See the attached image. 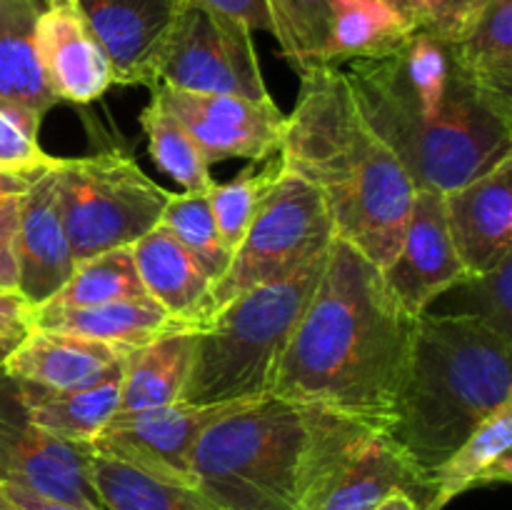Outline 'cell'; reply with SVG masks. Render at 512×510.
I'll use <instances>...</instances> for the list:
<instances>
[{
  "label": "cell",
  "instance_id": "23",
  "mask_svg": "<svg viewBox=\"0 0 512 510\" xmlns=\"http://www.w3.org/2000/svg\"><path fill=\"white\" fill-rule=\"evenodd\" d=\"M50 0H0V105L43 118L58 100L45 83L38 23Z\"/></svg>",
  "mask_w": 512,
  "mask_h": 510
},
{
  "label": "cell",
  "instance_id": "28",
  "mask_svg": "<svg viewBox=\"0 0 512 510\" xmlns=\"http://www.w3.org/2000/svg\"><path fill=\"white\" fill-rule=\"evenodd\" d=\"M450 55L475 85L512 98V0H490Z\"/></svg>",
  "mask_w": 512,
  "mask_h": 510
},
{
  "label": "cell",
  "instance_id": "3",
  "mask_svg": "<svg viewBox=\"0 0 512 510\" xmlns=\"http://www.w3.org/2000/svg\"><path fill=\"white\" fill-rule=\"evenodd\" d=\"M300 75L298 103L285 115L280 160L320 190L335 238L383 270L398 253L418 190L365 123L343 68L313 65Z\"/></svg>",
  "mask_w": 512,
  "mask_h": 510
},
{
  "label": "cell",
  "instance_id": "4",
  "mask_svg": "<svg viewBox=\"0 0 512 510\" xmlns=\"http://www.w3.org/2000/svg\"><path fill=\"white\" fill-rule=\"evenodd\" d=\"M373 430L325 405L265 395L203 430L195 488L220 510H308Z\"/></svg>",
  "mask_w": 512,
  "mask_h": 510
},
{
  "label": "cell",
  "instance_id": "18",
  "mask_svg": "<svg viewBox=\"0 0 512 510\" xmlns=\"http://www.w3.org/2000/svg\"><path fill=\"white\" fill-rule=\"evenodd\" d=\"M393 490H408L425 508L428 488L420 470L388 430L375 428L315 495L308 510H373Z\"/></svg>",
  "mask_w": 512,
  "mask_h": 510
},
{
  "label": "cell",
  "instance_id": "12",
  "mask_svg": "<svg viewBox=\"0 0 512 510\" xmlns=\"http://www.w3.org/2000/svg\"><path fill=\"white\" fill-rule=\"evenodd\" d=\"M153 98L188 128L208 163L230 158L263 163L278 155L285 115L275 100L258 103L240 95L185 93L170 88H153Z\"/></svg>",
  "mask_w": 512,
  "mask_h": 510
},
{
  "label": "cell",
  "instance_id": "20",
  "mask_svg": "<svg viewBox=\"0 0 512 510\" xmlns=\"http://www.w3.org/2000/svg\"><path fill=\"white\" fill-rule=\"evenodd\" d=\"M143 288L160 308L190 328H205L213 318V280L198 260L163 225L130 245Z\"/></svg>",
  "mask_w": 512,
  "mask_h": 510
},
{
  "label": "cell",
  "instance_id": "19",
  "mask_svg": "<svg viewBox=\"0 0 512 510\" xmlns=\"http://www.w3.org/2000/svg\"><path fill=\"white\" fill-rule=\"evenodd\" d=\"M128 350L78 335L30 328L3 363V373L45 388H85L108 378L123 365Z\"/></svg>",
  "mask_w": 512,
  "mask_h": 510
},
{
  "label": "cell",
  "instance_id": "17",
  "mask_svg": "<svg viewBox=\"0 0 512 510\" xmlns=\"http://www.w3.org/2000/svg\"><path fill=\"white\" fill-rule=\"evenodd\" d=\"M38 55L58 103L88 105L113 85L108 60L73 0H50L40 15Z\"/></svg>",
  "mask_w": 512,
  "mask_h": 510
},
{
  "label": "cell",
  "instance_id": "5",
  "mask_svg": "<svg viewBox=\"0 0 512 510\" xmlns=\"http://www.w3.org/2000/svg\"><path fill=\"white\" fill-rule=\"evenodd\" d=\"M508 403L512 340L473 315H420L398 410L388 428L420 475L428 478Z\"/></svg>",
  "mask_w": 512,
  "mask_h": 510
},
{
  "label": "cell",
  "instance_id": "25",
  "mask_svg": "<svg viewBox=\"0 0 512 510\" xmlns=\"http://www.w3.org/2000/svg\"><path fill=\"white\" fill-rule=\"evenodd\" d=\"M195 338L198 330H180L128 350L120 378L118 413H140L178 403L193 368Z\"/></svg>",
  "mask_w": 512,
  "mask_h": 510
},
{
  "label": "cell",
  "instance_id": "38",
  "mask_svg": "<svg viewBox=\"0 0 512 510\" xmlns=\"http://www.w3.org/2000/svg\"><path fill=\"white\" fill-rule=\"evenodd\" d=\"M198 3L220 10V13L230 15V18L240 20L250 33H255V30L273 33V25H270V15H268V8H265V0H198Z\"/></svg>",
  "mask_w": 512,
  "mask_h": 510
},
{
  "label": "cell",
  "instance_id": "9",
  "mask_svg": "<svg viewBox=\"0 0 512 510\" xmlns=\"http://www.w3.org/2000/svg\"><path fill=\"white\" fill-rule=\"evenodd\" d=\"M155 88L273 100L260 73L253 33L198 0H183L158 63Z\"/></svg>",
  "mask_w": 512,
  "mask_h": 510
},
{
  "label": "cell",
  "instance_id": "41",
  "mask_svg": "<svg viewBox=\"0 0 512 510\" xmlns=\"http://www.w3.org/2000/svg\"><path fill=\"white\" fill-rule=\"evenodd\" d=\"M3 488L5 493L10 495V500L18 505V510H80V508H73V505L58 503V500L40 498V495L28 493V490L13 488V485H3Z\"/></svg>",
  "mask_w": 512,
  "mask_h": 510
},
{
  "label": "cell",
  "instance_id": "45",
  "mask_svg": "<svg viewBox=\"0 0 512 510\" xmlns=\"http://www.w3.org/2000/svg\"><path fill=\"white\" fill-rule=\"evenodd\" d=\"M0 510H18V505H15L13 500H10V495L5 493L3 485H0Z\"/></svg>",
  "mask_w": 512,
  "mask_h": 510
},
{
  "label": "cell",
  "instance_id": "36",
  "mask_svg": "<svg viewBox=\"0 0 512 510\" xmlns=\"http://www.w3.org/2000/svg\"><path fill=\"white\" fill-rule=\"evenodd\" d=\"M418 28L438 35L445 43L463 38L490 0H413Z\"/></svg>",
  "mask_w": 512,
  "mask_h": 510
},
{
  "label": "cell",
  "instance_id": "32",
  "mask_svg": "<svg viewBox=\"0 0 512 510\" xmlns=\"http://www.w3.org/2000/svg\"><path fill=\"white\" fill-rule=\"evenodd\" d=\"M263 163L265 165L260 170L248 165L238 178H233L230 183H213L208 190V200L210 208H213L215 223H218L220 238L230 250H235V245L243 240L245 230L250 228L253 218L263 208L270 190L275 188V183H278L285 170L280 155L263 160Z\"/></svg>",
  "mask_w": 512,
  "mask_h": 510
},
{
  "label": "cell",
  "instance_id": "1",
  "mask_svg": "<svg viewBox=\"0 0 512 510\" xmlns=\"http://www.w3.org/2000/svg\"><path fill=\"white\" fill-rule=\"evenodd\" d=\"M420 315L400 305L383 270L333 238L328 263L275 370L273 393L388 430Z\"/></svg>",
  "mask_w": 512,
  "mask_h": 510
},
{
  "label": "cell",
  "instance_id": "2",
  "mask_svg": "<svg viewBox=\"0 0 512 510\" xmlns=\"http://www.w3.org/2000/svg\"><path fill=\"white\" fill-rule=\"evenodd\" d=\"M343 70L365 123L415 190L445 195L512 155V98L465 78L438 35L415 28L388 58Z\"/></svg>",
  "mask_w": 512,
  "mask_h": 510
},
{
  "label": "cell",
  "instance_id": "14",
  "mask_svg": "<svg viewBox=\"0 0 512 510\" xmlns=\"http://www.w3.org/2000/svg\"><path fill=\"white\" fill-rule=\"evenodd\" d=\"M108 60L113 85L155 88L183 0H73Z\"/></svg>",
  "mask_w": 512,
  "mask_h": 510
},
{
  "label": "cell",
  "instance_id": "39",
  "mask_svg": "<svg viewBox=\"0 0 512 510\" xmlns=\"http://www.w3.org/2000/svg\"><path fill=\"white\" fill-rule=\"evenodd\" d=\"M33 328V308L18 293H0V338H23Z\"/></svg>",
  "mask_w": 512,
  "mask_h": 510
},
{
  "label": "cell",
  "instance_id": "44",
  "mask_svg": "<svg viewBox=\"0 0 512 510\" xmlns=\"http://www.w3.org/2000/svg\"><path fill=\"white\" fill-rule=\"evenodd\" d=\"M15 343H18V338H0V368H3L5 358L10 355V350L15 348Z\"/></svg>",
  "mask_w": 512,
  "mask_h": 510
},
{
  "label": "cell",
  "instance_id": "29",
  "mask_svg": "<svg viewBox=\"0 0 512 510\" xmlns=\"http://www.w3.org/2000/svg\"><path fill=\"white\" fill-rule=\"evenodd\" d=\"M150 298L143 288L133 250L115 248L75 263L73 275L63 288L40 308H88V305L113 303V300Z\"/></svg>",
  "mask_w": 512,
  "mask_h": 510
},
{
  "label": "cell",
  "instance_id": "46",
  "mask_svg": "<svg viewBox=\"0 0 512 510\" xmlns=\"http://www.w3.org/2000/svg\"><path fill=\"white\" fill-rule=\"evenodd\" d=\"M0 293H5V290H0Z\"/></svg>",
  "mask_w": 512,
  "mask_h": 510
},
{
  "label": "cell",
  "instance_id": "40",
  "mask_svg": "<svg viewBox=\"0 0 512 510\" xmlns=\"http://www.w3.org/2000/svg\"><path fill=\"white\" fill-rule=\"evenodd\" d=\"M50 168H0V198H13V195H23L40 175Z\"/></svg>",
  "mask_w": 512,
  "mask_h": 510
},
{
  "label": "cell",
  "instance_id": "22",
  "mask_svg": "<svg viewBox=\"0 0 512 510\" xmlns=\"http://www.w3.org/2000/svg\"><path fill=\"white\" fill-rule=\"evenodd\" d=\"M512 480V403L495 410L473 435L463 440L425 478L428 500L423 510H443L450 500L483 485Z\"/></svg>",
  "mask_w": 512,
  "mask_h": 510
},
{
  "label": "cell",
  "instance_id": "31",
  "mask_svg": "<svg viewBox=\"0 0 512 510\" xmlns=\"http://www.w3.org/2000/svg\"><path fill=\"white\" fill-rule=\"evenodd\" d=\"M275 40L285 58L305 73L325 65L335 20V0H265Z\"/></svg>",
  "mask_w": 512,
  "mask_h": 510
},
{
  "label": "cell",
  "instance_id": "16",
  "mask_svg": "<svg viewBox=\"0 0 512 510\" xmlns=\"http://www.w3.org/2000/svg\"><path fill=\"white\" fill-rule=\"evenodd\" d=\"M15 265H18L15 293L30 308L48 303L73 275L75 260L60 220L58 193H55V165L20 195Z\"/></svg>",
  "mask_w": 512,
  "mask_h": 510
},
{
  "label": "cell",
  "instance_id": "34",
  "mask_svg": "<svg viewBox=\"0 0 512 510\" xmlns=\"http://www.w3.org/2000/svg\"><path fill=\"white\" fill-rule=\"evenodd\" d=\"M458 288L463 290L460 315H473L490 330L512 340V253L495 268L470 275Z\"/></svg>",
  "mask_w": 512,
  "mask_h": 510
},
{
  "label": "cell",
  "instance_id": "37",
  "mask_svg": "<svg viewBox=\"0 0 512 510\" xmlns=\"http://www.w3.org/2000/svg\"><path fill=\"white\" fill-rule=\"evenodd\" d=\"M20 195L0 198V290L15 293L18 265H15V233H18Z\"/></svg>",
  "mask_w": 512,
  "mask_h": 510
},
{
  "label": "cell",
  "instance_id": "7",
  "mask_svg": "<svg viewBox=\"0 0 512 510\" xmlns=\"http://www.w3.org/2000/svg\"><path fill=\"white\" fill-rule=\"evenodd\" d=\"M55 193L75 263L130 248L160 223L173 195L118 150L58 158Z\"/></svg>",
  "mask_w": 512,
  "mask_h": 510
},
{
  "label": "cell",
  "instance_id": "11",
  "mask_svg": "<svg viewBox=\"0 0 512 510\" xmlns=\"http://www.w3.org/2000/svg\"><path fill=\"white\" fill-rule=\"evenodd\" d=\"M250 400L233 403H170L140 413H115L90 440L95 453L135 465L173 483L195 485L193 448L203 430L230 410Z\"/></svg>",
  "mask_w": 512,
  "mask_h": 510
},
{
  "label": "cell",
  "instance_id": "26",
  "mask_svg": "<svg viewBox=\"0 0 512 510\" xmlns=\"http://www.w3.org/2000/svg\"><path fill=\"white\" fill-rule=\"evenodd\" d=\"M88 478L103 510H220L195 485L158 478L95 450Z\"/></svg>",
  "mask_w": 512,
  "mask_h": 510
},
{
  "label": "cell",
  "instance_id": "21",
  "mask_svg": "<svg viewBox=\"0 0 512 510\" xmlns=\"http://www.w3.org/2000/svg\"><path fill=\"white\" fill-rule=\"evenodd\" d=\"M33 328L78 335L123 350L140 348L180 330H198L165 313L153 298L113 300L88 308H33Z\"/></svg>",
  "mask_w": 512,
  "mask_h": 510
},
{
  "label": "cell",
  "instance_id": "35",
  "mask_svg": "<svg viewBox=\"0 0 512 510\" xmlns=\"http://www.w3.org/2000/svg\"><path fill=\"white\" fill-rule=\"evenodd\" d=\"M38 115L15 105H0V168H53V155L38 143Z\"/></svg>",
  "mask_w": 512,
  "mask_h": 510
},
{
  "label": "cell",
  "instance_id": "13",
  "mask_svg": "<svg viewBox=\"0 0 512 510\" xmlns=\"http://www.w3.org/2000/svg\"><path fill=\"white\" fill-rule=\"evenodd\" d=\"M383 278L410 315L428 313L440 295L470 278L450 238L443 195L433 190L415 193L403 240L383 268Z\"/></svg>",
  "mask_w": 512,
  "mask_h": 510
},
{
  "label": "cell",
  "instance_id": "27",
  "mask_svg": "<svg viewBox=\"0 0 512 510\" xmlns=\"http://www.w3.org/2000/svg\"><path fill=\"white\" fill-rule=\"evenodd\" d=\"M418 25L385 0H335L325 65L380 60L393 55Z\"/></svg>",
  "mask_w": 512,
  "mask_h": 510
},
{
  "label": "cell",
  "instance_id": "30",
  "mask_svg": "<svg viewBox=\"0 0 512 510\" xmlns=\"http://www.w3.org/2000/svg\"><path fill=\"white\" fill-rule=\"evenodd\" d=\"M140 125L148 138V153L158 170L173 178L185 193H208L210 185L215 183L210 178V163L188 128L155 98H150L148 108L140 113Z\"/></svg>",
  "mask_w": 512,
  "mask_h": 510
},
{
  "label": "cell",
  "instance_id": "43",
  "mask_svg": "<svg viewBox=\"0 0 512 510\" xmlns=\"http://www.w3.org/2000/svg\"><path fill=\"white\" fill-rule=\"evenodd\" d=\"M385 3H388L390 8H395V10H398V13H403L405 18H410L415 25H418V18H415V3H413V0H385Z\"/></svg>",
  "mask_w": 512,
  "mask_h": 510
},
{
  "label": "cell",
  "instance_id": "8",
  "mask_svg": "<svg viewBox=\"0 0 512 510\" xmlns=\"http://www.w3.org/2000/svg\"><path fill=\"white\" fill-rule=\"evenodd\" d=\"M335 238L325 200L313 183L283 170L225 273L213 283V315L245 290L260 288L323 255Z\"/></svg>",
  "mask_w": 512,
  "mask_h": 510
},
{
  "label": "cell",
  "instance_id": "24",
  "mask_svg": "<svg viewBox=\"0 0 512 510\" xmlns=\"http://www.w3.org/2000/svg\"><path fill=\"white\" fill-rule=\"evenodd\" d=\"M120 378L123 365L105 380L85 388H45V385L15 380L18 395L23 400L28 418L50 435L73 443H90L120 405Z\"/></svg>",
  "mask_w": 512,
  "mask_h": 510
},
{
  "label": "cell",
  "instance_id": "10",
  "mask_svg": "<svg viewBox=\"0 0 512 510\" xmlns=\"http://www.w3.org/2000/svg\"><path fill=\"white\" fill-rule=\"evenodd\" d=\"M90 443L50 435L28 418L18 385L0 370V485L80 510H103L88 478Z\"/></svg>",
  "mask_w": 512,
  "mask_h": 510
},
{
  "label": "cell",
  "instance_id": "33",
  "mask_svg": "<svg viewBox=\"0 0 512 510\" xmlns=\"http://www.w3.org/2000/svg\"><path fill=\"white\" fill-rule=\"evenodd\" d=\"M160 225L178 238V243L198 260L210 280H218L230 263L233 250L220 238L208 193L170 195Z\"/></svg>",
  "mask_w": 512,
  "mask_h": 510
},
{
  "label": "cell",
  "instance_id": "6",
  "mask_svg": "<svg viewBox=\"0 0 512 510\" xmlns=\"http://www.w3.org/2000/svg\"><path fill=\"white\" fill-rule=\"evenodd\" d=\"M328 250L288 278L245 290L198 330L183 403L260 400L273 393L280 355L310 303Z\"/></svg>",
  "mask_w": 512,
  "mask_h": 510
},
{
  "label": "cell",
  "instance_id": "42",
  "mask_svg": "<svg viewBox=\"0 0 512 510\" xmlns=\"http://www.w3.org/2000/svg\"><path fill=\"white\" fill-rule=\"evenodd\" d=\"M373 510H423L418 500L408 493V490H393L388 498L380 500Z\"/></svg>",
  "mask_w": 512,
  "mask_h": 510
},
{
  "label": "cell",
  "instance_id": "15",
  "mask_svg": "<svg viewBox=\"0 0 512 510\" xmlns=\"http://www.w3.org/2000/svg\"><path fill=\"white\" fill-rule=\"evenodd\" d=\"M445 220L468 275L495 268L512 253V155L443 195Z\"/></svg>",
  "mask_w": 512,
  "mask_h": 510
}]
</instances>
